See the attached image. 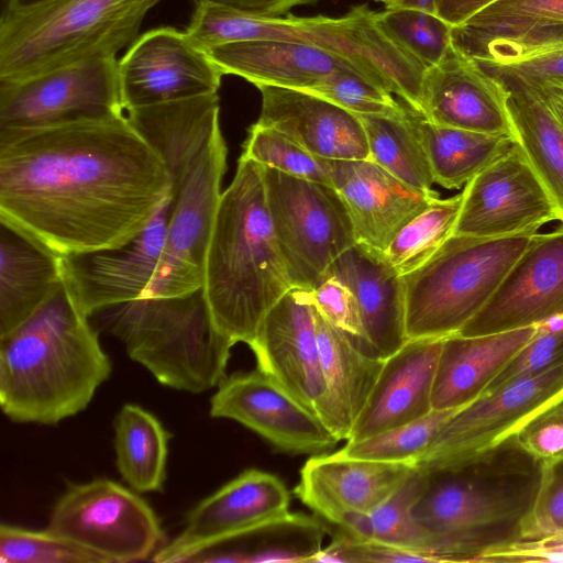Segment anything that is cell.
Listing matches in <instances>:
<instances>
[{
    "label": "cell",
    "instance_id": "6da1fadb",
    "mask_svg": "<svg viewBox=\"0 0 563 563\" xmlns=\"http://www.w3.org/2000/svg\"><path fill=\"white\" fill-rule=\"evenodd\" d=\"M172 195L125 113L0 131V220L60 256L128 244Z\"/></svg>",
    "mask_w": 563,
    "mask_h": 563
},
{
    "label": "cell",
    "instance_id": "7a4b0ae2",
    "mask_svg": "<svg viewBox=\"0 0 563 563\" xmlns=\"http://www.w3.org/2000/svg\"><path fill=\"white\" fill-rule=\"evenodd\" d=\"M542 466L514 434L427 474L411 515L432 534L435 562H481L521 541Z\"/></svg>",
    "mask_w": 563,
    "mask_h": 563
},
{
    "label": "cell",
    "instance_id": "3957f363",
    "mask_svg": "<svg viewBox=\"0 0 563 563\" xmlns=\"http://www.w3.org/2000/svg\"><path fill=\"white\" fill-rule=\"evenodd\" d=\"M65 286L0 338V405L21 423L55 424L87 408L111 362Z\"/></svg>",
    "mask_w": 563,
    "mask_h": 563
},
{
    "label": "cell",
    "instance_id": "277c9868",
    "mask_svg": "<svg viewBox=\"0 0 563 563\" xmlns=\"http://www.w3.org/2000/svg\"><path fill=\"white\" fill-rule=\"evenodd\" d=\"M294 287L266 202L263 166L241 156L222 191L202 290L217 331L249 346L271 309Z\"/></svg>",
    "mask_w": 563,
    "mask_h": 563
},
{
    "label": "cell",
    "instance_id": "5b68a950",
    "mask_svg": "<svg viewBox=\"0 0 563 563\" xmlns=\"http://www.w3.org/2000/svg\"><path fill=\"white\" fill-rule=\"evenodd\" d=\"M203 51L225 43L271 40L314 46L357 65L376 85L422 112L426 68L382 27L367 5L339 18L258 16L213 0H198L186 30Z\"/></svg>",
    "mask_w": 563,
    "mask_h": 563
},
{
    "label": "cell",
    "instance_id": "8992f818",
    "mask_svg": "<svg viewBox=\"0 0 563 563\" xmlns=\"http://www.w3.org/2000/svg\"><path fill=\"white\" fill-rule=\"evenodd\" d=\"M159 1L48 0L3 9L0 80H20L115 56L136 40L144 16Z\"/></svg>",
    "mask_w": 563,
    "mask_h": 563
},
{
    "label": "cell",
    "instance_id": "52a82bcc",
    "mask_svg": "<svg viewBox=\"0 0 563 563\" xmlns=\"http://www.w3.org/2000/svg\"><path fill=\"white\" fill-rule=\"evenodd\" d=\"M99 313L128 355L165 386L198 394L227 376L233 345L214 328L202 288L140 298Z\"/></svg>",
    "mask_w": 563,
    "mask_h": 563
},
{
    "label": "cell",
    "instance_id": "ba28073f",
    "mask_svg": "<svg viewBox=\"0 0 563 563\" xmlns=\"http://www.w3.org/2000/svg\"><path fill=\"white\" fill-rule=\"evenodd\" d=\"M532 235L452 234L424 264L402 276L408 340L459 333L490 300Z\"/></svg>",
    "mask_w": 563,
    "mask_h": 563
},
{
    "label": "cell",
    "instance_id": "9c48e42d",
    "mask_svg": "<svg viewBox=\"0 0 563 563\" xmlns=\"http://www.w3.org/2000/svg\"><path fill=\"white\" fill-rule=\"evenodd\" d=\"M263 166V165H262ZM273 229L295 288L313 289L356 243L347 208L332 185L263 166Z\"/></svg>",
    "mask_w": 563,
    "mask_h": 563
},
{
    "label": "cell",
    "instance_id": "30bf717a",
    "mask_svg": "<svg viewBox=\"0 0 563 563\" xmlns=\"http://www.w3.org/2000/svg\"><path fill=\"white\" fill-rule=\"evenodd\" d=\"M227 153L219 124L173 187L164 247L143 298L180 296L202 288Z\"/></svg>",
    "mask_w": 563,
    "mask_h": 563
},
{
    "label": "cell",
    "instance_id": "8fae6325",
    "mask_svg": "<svg viewBox=\"0 0 563 563\" xmlns=\"http://www.w3.org/2000/svg\"><path fill=\"white\" fill-rule=\"evenodd\" d=\"M102 556L107 563L148 559L164 532L152 507L117 482L97 478L69 485L46 528Z\"/></svg>",
    "mask_w": 563,
    "mask_h": 563
},
{
    "label": "cell",
    "instance_id": "7c38bea8",
    "mask_svg": "<svg viewBox=\"0 0 563 563\" xmlns=\"http://www.w3.org/2000/svg\"><path fill=\"white\" fill-rule=\"evenodd\" d=\"M125 113L115 56L33 77L0 80V131L26 130Z\"/></svg>",
    "mask_w": 563,
    "mask_h": 563
},
{
    "label": "cell",
    "instance_id": "4fadbf2b",
    "mask_svg": "<svg viewBox=\"0 0 563 563\" xmlns=\"http://www.w3.org/2000/svg\"><path fill=\"white\" fill-rule=\"evenodd\" d=\"M554 220L559 209L516 142L465 185L454 234L532 235Z\"/></svg>",
    "mask_w": 563,
    "mask_h": 563
},
{
    "label": "cell",
    "instance_id": "5bb4252c",
    "mask_svg": "<svg viewBox=\"0 0 563 563\" xmlns=\"http://www.w3.org/2000/svg\"><path fill=\"white\" fill-rule=\"evenodd\" d=\"M563 395V362L543 373L509 382L455 412L416 462L431 474L492 446L517 431Z\"/></svg>",
    "mask_w": 563,
    "mask_h": 563
},
{
    "label": "cell",
    "instance_id": "9a60e30c",
    "mask_svg": "<svg viewBox=\"0 0 563 563\" xmlns=\"http://www.w3.org/2000/svg\"><path fill=\"white\" fill-rule=\"evenodd\" d=\"M289 506L290 493L278 476L245 470L191 509L179 534L152 561L190 562L209 549L284 520Z\"/></svg>",
    "mask_w": 563,
    "mask_h": 563
},
{
    "label": "cell",
    "instance_id": "2e32d148",
    "mask_svg": "<svg viewBox=\"0 0 563 563\" xmlns=\"http://www.w3.org/2000/svg\"><path fill=\"white\" fill-rule=\"evenodd\" d=\"M210 416L239 422L283 453L316 455L339 442L311 408L257 367L221 380Z\"/></svg>",
    "mask_w": 563,
    "mask_h": 563
},
{
    "label": "cell",
    "instance_id": "e0dca14e",
    "mask_svg": "<svg viewBox=\"0 0 563 563\" xmlns=\"http://www.w3.org/2000/svg\"><path fill=\"white\" fill-rule=\"evenodd\" d=\"M118 75L124 111L216 93L224 76L187 32L166 26L136 37Z\"/></svg>",
    "mask_w": 563,
    "mask_h": 563
},
{
    "label": "cell",
    "instance_id": "ac0fdd59",
    "mask_svg": "<svg viewBox=\"0 0 563 563\" xmlns=\"http://www.w3.org/2000/svg\"><path fill=\"white\" fill-rule=\"evenodd\" d=\"M563 316V223L532 235L485 307L461 330L475 336L544 323Z\"/></svg>",
    "mask_w": 563,
    "mask_h": 563
},
{
    "label": "cell",
    "instance_id": "d6986e66",
    "mask_svg": "<svg viewBox=\"0 0 563 563\" xmlns=\"http://www.w3.org/2000/svg\"><path fill=\"white\" fill-rule=\"evenodd\" d=\"M172 203L173 195L150 224L121 247L62 256L64 286L86 316L145 296L164 247Z\"/></svg>",
    "mask_w": 563,
    "mask_h": 563
},
{
    "label": "cell",
    "instance_id": "ffe728a7",
    "mask_svg": "<svg viewBox=\"0 0 563 563\" xmlns=\"http://www.w3.org/2000/svg\"><path fill=\"white\" fill-rule=\"evenodd\" d=\"M250 349L258 369L318 415L325 386L309 290L292 288L283 296L265 317Z\"/></svg>",
    "mask_w": 563,
    "mask_h": 563
},
{
    "label": "cell",
    "instance_id": "44dd1931",
    "mask_svg": "<svg viewBox=\"0 0 563 563\" xmlns=\"http://www.w3.org/2000/svg\"><path fill=\"white\" fill-rule=\"evenodd\" d=\"M415 468L411 462L353 459L336 451L316 454L301 467L295 494L319 517L339 527L349 516L378 507Z\"/></svg>",
    "mask_w": 563,
    "mask_h": 563
},
{
    "label": "cell",
    "instance_id": "7402d4cb",
    "mask_svg": "<svg viewBox=\"0 0 563 563\" xmlns=\"http://www.w3.org/2000/svg\"><path fill=\"white\" fill-rule=\"evenodd\" d=\"M506 98L505 87L452 43L424 71L422 113L440 125L515 137Z\"/></svg>",
    "mask_w": 563,
    "mask_h": 563
},
{
    "label": "cell",
    "instance_id": "603a6c76",
    "mask_svg": "<svg viewBox=\"0 0 563 563\" xmlns=\"http://www.w3.org/2000/svg\"><path fill=\"white\" fill-rule=\"evenodd\" d=\"M451 37L478 63H509L563 44V0H496L452 27Z\"/></svg>",
    "mask_w": 563,
    "mask_h": 563
},
{
    "label": "cell",
    "instance_id": "cb8c5ba5",
    "mask_svg": "<svg viewBox=\"0 0 563 563\" xmlns=\"http://www.w3.org/2000/svg\"><path fill=\"white\" fill-rule=\"evenodd\" d=\"M330 176L347 208L356 242L383 253L439 196L411 188L372 161H330Z\"/></svg>",
    "mask_w": 563,
    "mask_h": 563
},
{
    "label": "cell",
    "instance_id": "d4e9b609",
    "mask_svg": "<svg viewBox=\"0 0 563 563\" xmlns=\"http://www.w3.org/2000/svg\"><path fill=\"white\" fill-rule=\"evenodd\" d=\"M257 124L275 129L312 154L329 161H371L357 114L313 93L258 85Z\"/></svg>",
    "mask_w": 563,
    "mask_h": 563
},
{
    "label": "cell",
    "instance_id": "484cf974",
    "mask_svg": "<svg viewBox=\"0 0 563 563\" xmlns=\"http://www.w3.org/2000/svg\"><path fill=\"white\" fill-rule=\"evenodd\" d=\"M443 339H409L385 360L347 441L372 437L433 410L432 388Z\"/></svg>",
    "mask_w": 563,
    "mask_h": 563
},
{
    "label": "cell",
    "instance_id": "4316f807",
    "mask_svg": "<svg viewBox=\"0 0 563 563\" xmlns=\"http://www.w3.org/2000/svg\"><path fill=\"white\" fill-rule=\"evenodd\" d=\"M327 275L338 277L354 294L372 355L386 360L408 341L402 276L383 252L356 242L332 263Z\"/></svg>",
    "mask_w": 563,
    "mask_h": 563
},
{
    "label": "cell",
    "instance_id": "83f0119b",
    "mask_svg": "<svg viewBox=\"0 0 563 563\" xmlns=\"http://www.w3.org/2000/svg\"><path fill=\"white\" fill-rule=\"evenodd\" d=\"M206 53L224 75L240 76L254 86L308 91L342 69H353L369 79L353 62L306 44L252 40L213 46Z\"/></svg>",
    "mask_w": 563,
    "mask_h": 563
},
{
    "label": "cell",
    "instance_id": "f1b7e54d",
    "mask_svg": "<svg viewBox=\"0 0 563 563\" xmlns=\"http://www.w3.org/2000/svg\"><path fill=\"white\" fill-rule=\"evenodd\" d=\"M537 330L538 325H531L485 335L444 338L433 382L432 409L465 407L479 398Z\"/></svg>",
    "mask_w": 563,
    "mask_h": 563
},
{
    "label": "cell",
    "instance_id": "f546056e",
    "mask_svg": "<svg viewBox=\"0 0 563 563\" xmlns=\"http://www.w3.org/2000/svg\"><path fill=\"white\" fill-rule=\"evenodd\" d=\"M324 395L318 416L339 440H349L385 360L363 351L314 308Z\"/></svg>",
    "mask_w": 563,
    "mask_h": 563
},
{
    "label": "cell",
    "instance_id": "4dcf8cb0",
    "mask_svg": "<svg viewBox=\"0 0 563 563\" xmlns=\"http://www.w3.org/2000/svg\"><path fill=\"white\" fill-rule=\"evenodd\" d=\"M64 285L62 256L0 220V338Z\"/></svg>",
    "mask_w": 563,
    "mask_h": 563
},
{
    "label": "cell",
    "instance_id": "1f68e13d",
    "mask_svg": "<svg viewBox=\"0 0 563 563\" xmlns=\"http://www.w3.org/2000/svg\"><path fill=\"white\" fill-rule=\"evenodd\" d=\"M478 65L505 87L515 140L551 194L563 223V124L539 86L501 69Z\"/></svg>",
    "mask_w": 563,
    "mask_h": 563
},
{
    "label": "cell",
    "instance_id": "d6a6232c",
    "mask_svg": "<svg viewBox=\"0 0 563 563\" xmlns=\"http://www.w3.org/2000/svg\"><path fill=\"white\" fill-rule=\"evenodd\" d=\"M133 126L159 153L177 184L220 124L218 92L129 109Z\"/></svg>",
    "mask_w": 563,
    "mask_h": 563
},
{
    "label": "cell",
    "instance_id": "836d02e7",
    "mask_svg": "<svg viewBox=\"0 0 563 563\" xmlns=\"http://www.w3.org/2000/svg\"><path fill=\"white\" fill-rule=\"evenodd\" d=\"M405 107L406 118L428 156L434 183L448 189L466 185L516 143L514 136L440 125L407 103Z\"/></svg>",
    "mask_w": 563,
    "mask_h": 563
},
{
    "label": "cell",
    "instance_id": "e575fe53",
    "mask_svg": "<svg viewBox=\"0 0 563 563\" xmlns=\"http://www.w3.org/2000/svg\"><path fill=\"white\" fill-rule=\"evenodd\" d=\"M168 441V432L154 415L135 404L122 406L114 420L117 465L135 492L162 490Z\"/></svg>",
    "mask_w": 563,
    "mask_h": 563
},
{
    "label": "cell",
    "instance_id": "d590c367",
    "mask_svg": "<svg viewBox=\"0 0 563 563\" xmlns=\"http://www.w3.org/2000/svg\"><path fill=\"white\" fill-rule=\"evenodd\" d=\"M427 484L428 475L416 467L378 507L367 514L349 516L339 528L357 539L411 550L420 554L422 562H433L430 553L432 534L411 515Z\"/></svg>",
    "mask_w": 563,
    "mask_h": 563
},
{
    "label": "cell",
    "instance_id": "8d00e7d4",
    "mask_svg": "<svg viewBox=\"0 0 563 563\" xmlns=\"http://www.w3.org/2000/svg\"><path fill=\"white\" fill-rule=\"evenodd\" d=\"M357 115L366 133L371 161L411 188L431 191L434 179L430 163L406 114Z\"/></svg>",
    "mask_w": 563,
    "mask_h": 563
},
{
    "label": "cell",
    "instance_id": "74e56055",
    "mask_svg": "<svg viewBox=\"0 0 563 563\" xmlns=\"http://www.w3.org/2000/svg\"><path fill=\"white\" fill-rule=\"evenodd\" d=\"M461 206L462 192L438 196L398 232L384 254L399 275L420 267L454 234Z\"/></svg>",
    "mask_w": 563,
    "mask_h": 563
},
{
    "label": "cell",
    "instance_id": "f35d334b",
    "mask_svg": "<svg viewBox=\"0 0 563 563\" xmlns=\"http://www.w3.org/2000/svg\"><path fill=\"white\" fill-rule=\"evenodd\" d=\"M462 408L433 409L411 422L362 440L346 441V444L336 452L353 459L416 464L439 429Z\"/></svg>",
    "mask_w": 563,
    "mask_h": 563
},
{
    "label": "cell",
    "instance_id": "ab89813d",
    "mask_svg": "<svg viewBox=\"0 0 563 563\" xmlns=\"http://www.w3.org/2000/svg\"><path fill=\"white\" fill-rule=\"evenodd\" d=\"M377 18L386 33L426 69L437 65L452 43V27L423 9L386 8Z\"/></svg>",
    "mask_w": 563,
    "mask_h": 563
},
{
    "label": "cell",
    "instance_id": "60d3db41",
    "mask_svg": "<svg viewBox=\"0 0 563 563\" xmlns=\"http://www.w3.org/2000/svg\"><path fill=\"white\" fill-rule=\"evenodd\" d=\"M241 156L290 176L332 185L329 159L312 154L282 132L256 122L249 130Z\"/></svg>",
    "mask_w": 563,
    "mask_h": 563
},
{
    "label": "cell",
    "instance_id": "b9f144b4",
    "mask_svg": "<svg viewBox=\"0 0 563 563\" xmlns=\"http://www.w3.org/2000/svg\"><path fill=\"white\" fill-rule=\"evenodd\" d=\"M0 561L2 563H107L93 551L47 529L34 531L4 523L0 526Z\"/></svg>",
    "mask_w": 563,
    "mask_h": 563
},
{
    "label": "cell",
    "instance_id": "7bdbcfd3",
    "mask_svg": "<svg viewBox=\"0 0 563 563\" xmlns=\"http://www.w3.org/2000/svg\"><path fill=\"white\" fill-rule=\"evenodd\" d=\"M307 92L327 99L355 114L405 117L404 102L353 69L336 70Z\"/></svg>",
    "mask_w": 563,
    "mask_h": 563
},
{
    "label": "cell",
    "instance_id": "ee69618b",
    "mask_svg": "<svg viewBox=\"0 0 563 563\" xmlns=\"http://www.w3.org/2000/svg\"><path fill=\"white\" fill-rule=\"evenodd\" d=\"M563 362V316L538 324L534 336L517 353L483 395L503 385L537 375Z\"/></svg>",
    "mask_w": 563,
    "mask_h": 563
},
{
    "label": "cell",
    "instance_id": "f6af8a7d",
    "mask_svg": "<svg viewBox=\"0 0 563 563\" xmlns=\"http://www.w3.org/2000/svg\"><path fill=\"white\" fill-rule=\"evenodd\" d=\"M316 310L334 328L346 334L363 351L371 354L357 300L352 290L338 277L327 275L309 290ZM372 355V354H371Z\"/></svg>",
    "mask_w": 563,
    "mask_h": 563
},
{
    "label": "cell",
    "instance_id": "bcb514c9",
    "mask_svg": "<svg viewBox=\"0 0 563 563\" xmlns=\"http://www.w3.org/2000/svg\"><path fill=\"white\" fill-rule=\"evenodd\" d=\"M563 533V460L543 464L533 507L522 528V540Z\"/></svg>",
    "mask_w": 563,
    "mask_h": 563
},
{
    "label": "cell",
    "instance_id": "7dc6e473",
    "mask_svg": "<svg viewBox=\"0 0 563 563\" xmlns=\"http://www.w3.org/2000/svg\"><path fill=\"white\" fill-rule=\"evenodd\" d=\"M515 435L542 464L563 460V395L530 418Z\"/></svg>",
    "mask_w": 563,
    "mask_h": 563
},
{
    "label": "cell",
    "instance_id": "c3c4849f",
    "mask_svg": "<svg viewBox=\"0 0 563 563\" xmlns=\"http://www.w3.org/2000/svg\"><path fill=\"white\" fill-rule=\"evenodd\" d=\"M478 64L508 71L537 84L563 85V44L533 52L505 64Z\"/></svg>",
    "mask_w": 563,
    "mask_h": 563
},
{
    "label": "cell",
    "instance_id": "681fc988",
    "mask_svg": "<svg viewBox=\"0 0 563 563\" xmlns=\"http://www.w3.org/2000/svg\"><path fill=\"white\" fill-rule=\"evenodd\" d=\"M481 562H563V533L518 541L489 553Z\"/></svg>",
    "mask_w": 563,
    "mask_h": 563
},
{
    "label": "cell",
    "instance_id": "f907efd6",
    "mask_svg": "<svg viewBox=\"0 0 563 563\" xmlns=\"http://www.w3.org/2000/svg\"><path fill=\"white\" fill-rule=\"evenodd\" d=\"M239 11L258 16H282L295 7L320 0H213Z\"/></svg>",
    "mask_w": 563,
    "mask_h": 563
},
{
    "label": "cell",
    "instance_id": "816d5d0a",
    "mask_svg": "<svg viewBox=\"0 0 563 563\" xmlns=\"http://www.w3.org/2000/svg\"><path fill=\"white\" fill-rule=\"evenodd\" d=\"M494 1L496 0H433V13L454 27Z\"/></svg>",
    "mask_w": 563,
    "mask_h": 563
},
{
    "label": "cell",
    "instance_id": "f5cc1de1",
    "mask_svg": "<svg viewBox=\"0 0 563 563\" xmlns=\"http://www.w3.org/2000/svg\"><path fill=\"white\" fill-rule=\"evenodd\" d=\"M531 82V81H530ZM536 84V82H533ZM542 90L551 109L563 124V98L544 85L536 84Z\"/></svg>",
    "mask_w": 563,
    "mask_h": 563
},
{
    "label": "cell",
    "instance_id": "db71d44e",
    "mask_svg": "<svg viewBox=\"0 0 563 563\" xmlns=\"http://www.w3.org/2000/svg\"><path fill=\"white\" fill-rule=\"evenodd\" d=\"M397 7L419 8L433 13V0H398Z\"/></svg>",
    "mask_w": 563,
    "mask_h": 563
},
{
    "label": "cell",
    "instance_id": "11a10c76",
    "mask_svg": "<svg viewBox=\"0 0 563 563\" xmlns=\"http://www.w3.org/2000/svg\"><path fill=\"white\" fill-rule=\"evenodd\" d=\"M48 0H7L4 9H16L35 5Z\"/></svg>",
    "mask_w": 563,
    "mask_h": 563
},
{
    "label": "cell",
    "instance_id": "9f6ffc18",
    "mask_svg": "<svg viewBox=\"0 0 563 563\" xmlns=\"http://www.w3.org/2000/svg\"><path fill=\"white\" fill-rule=\"evenodd\" d=\"M532 82V81H531ZM537 84V82H536ZM540 85H544L547 87H549L550 89H552L554 92H556L560 97L563 98V85H549V84H540Z\"/></svg>",
    "mask_w": 563,
    "mask_h": 563
},
{
    "label": "cell",
    "instance_id": "6f0895ef",
    "mask_svg": "<svg viewBox=\"0 0 563 563\" xmlns=\"http://www.w3.org/2000/svg\"><path fill=\"white\" fill-rule=\"evenodd\" d=\"M384 3L386 8H395L398 4V0H374Z\"/></svg>",
    "mask_w": 563,
    "mask_h": 563
}]
</instances>
